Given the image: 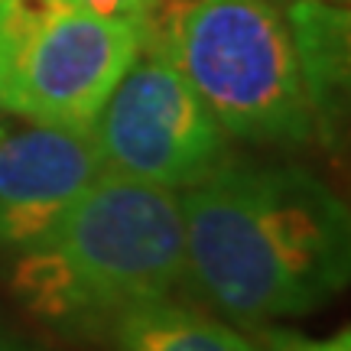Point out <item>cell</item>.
Instances as JSON below:
<instances>
[{"label":"cell","instance_id":"obj_1","mask_svg":"<svg viewBox=\"0 0 351 351\" xmlns=\"http://www.w3.org/2000/svg\"><path fill=\"white\" fill-rule=\"evenodd\" d=\"M179 208L182 287L234 328L309 315L348 283V205L306 166L228 156Z\"/></svg>","mask_w":351,"mask_h":351},{"label":"cell","instance_id":"obj_2","mask_svg":"<svg viewBox=\"0 0 351 351\" xmlns=\"http://www.w3.org/2000/svg\"><path fill=\"white\" fill-rule=\"evenodd\" d=\"M182 261L179 192L104 169L43 238L13 254L10 293L56 332L108 339L124 313L182 287Z\"/></svg>","mask_w":351,"mask_h":351},{"label":"cell","instance_id":"obj_3","mask_svg":"<svg viewBox=\"0 0 351 351\" xmlns=\"http://www.w3.org/2000/svg\"><path fill=\"white\" fill-rule=\"evenodd\" d=\"M147 43L186 75L228 137L309 147L315 124L283 7L270 0H173Z\"/></svg>","mask_w":351,"mask_h":351},{"label":"cell","instance_id":"obj_4","mask_svg":"<svg viewBox=\"0 0 351 351\" xmlns=\"http://www.w3.org/2000/svg\"><path fill=\"white\" fill-rule=\"evenodd\" d=\"M147 26L78 0H0V108L29 124L88 134Z\"/></svg>","mask_w":351,"mask_h":351},{"label":"cell","instance_id":"obj_5","mask_svg":"<svg viewBox=\"0 0 351 351\" xmlns=\"http://www.w3.org/2000/svg\"><path fill=\"white\" fill-rule=\"evenodd\" d=\"M108 173L173 192L205 182L225 163L228 134L195 88L156 46H143L91 124Z\"/></svg>","mask_w":351,"mask_h":351},{"label":"cell","instance_id":"obj_6","mask_svg":"<svg viewBox=\"0 0 351 351\" xmlns=\"http://www.w3.org/2000/svg\"><path fill=\"white\" fill-rule=\"evenodd\" d=\"M104 173L91 134L29 124L0 137V254H20Z\"/></svg>","mask_w":351,"mask_h":351},{"label":"cell","instance_id":"obj_7","mask_svg":"<svg viewBox=\"0 0 351 351\" xmlns=\"http://www.w3.org/2000/svg\"><path fill=\"white\" fill-rule=\"evenodd\" d=\"M300 62V75L315 124V143L326 150L341 147L348 114L351 75V13L339 0H293L283 7Z\"/></svg>","mask_w":351,"mask_h":351},{"label":"cell","instance_id":"obj_8","mask_svg":"<svg viewBox=\"0 0 351 351\" xmlns=\"http://www.w3.org/2000/svg\"><path fill=\"white\" fill-rule=\"evenodd\" d=\"M114 351H257L247 335L189 302L156 300L124 313L108 332Z\"/></svg>","mask_w":351,"mask_h":351},{"label":"cell","instance_id":"obj_9","mask_svg":"<svg viewBox=\"0 0 351 351\" xmlns=\"http://www.w3.org/2000/svg\"><path fill=\"white\" fill-rule=\"evenodd\" d=\"M257 332V351H351V332L341 328L328 339H313V335H302L296 328H283V326H261Z\"/></svg>","mask_w":351,"mask_h":351},{"label":"cell","instance_id":"obj_10","mask_svg":"<svg viewBox=\"0 0 351 351\" xmlns=\"http://www.w3.org/2000/svg\"><path fill=\"white\" fill-rule=\"evenodd\" d=\"M82 7L101 13V16H114V20H130V23L150 26L160 3L163 0H78Z\"/></svg>","mask_w":351,"mask_h":351},{"label":"cell","instance_id":"obj_11","mask_svg":"<svg viewBox=\"0 0 351 351\" xmlns=\"http://www.w3.org/2000/svg\"><path fill=\"white\" fill-rule=\"evenodd\" d=\"M0 351H39V348L26 345V341H16V339H7V335H0Z\"/></svg>","mask_w":351,"mask_h":351},{"label":"cell","instance_id":"obj_12","mask_svg":"<svg viewBox=\"0 0 351 351\" xmlns=\"http://www.w3.org/2000/svg\"><path fill=\"white\" fill-rule=\"evenodd\" d=\"M7 130H10V127H7V121H3V108H0V137H3Z\"/></svg>","mask_w":351,"mask_h":351},{"label":"cell","instance_id":"obj_13","mask_svg":"<svg viewBox=\"0 0 351 351\" xmlns=\"http://www.w3.org/2000/svg\"><path fill=\"white\" fill-rule=\"evenodd\" d=\"M270 3H276V7H287V3H293V0H270ZM339 3H348V0H339Z\"/></svg>","mask_w":351,"mask_h":351}]
</instances>
